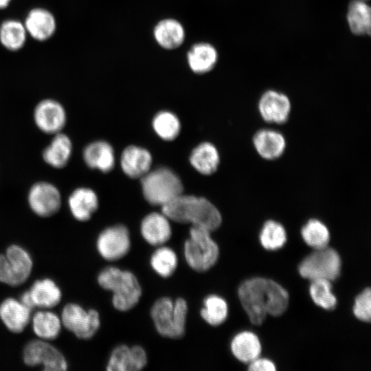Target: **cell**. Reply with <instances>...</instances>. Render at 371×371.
I'll return each instance as SVG.
<instances>
[{"label":"cell","mask_w":371,"mask_h":371,"mask_svg":"<svg viewBox=\"0 0 371 371\" xmlns=\"http://www.w3.org/2000/svg\"><path fill=\"white\" fill-rule=\"evenodd\" d=\"M238 294L250 322L261 324L267 315L280 316L289 304L287 291L276 282L263 278H254L243 282Z\"/></svg>","instance_id":"1"},{"label":"cell","mask_w":371,"mask_h":371,"mask_svg":"<svg viewBox=\"0 0 371 371\" xmlns=\"http://www.w3.org/2000/svg\"><path fill=\"white\" fill-rule=\"evenodd\" d=\"M161 210L172 221L190 223L210 232L218 229L222 222L220 212L209 200L183 193L163 205Z\"/></svg>","instance_id":"2"},{"label":"cell","mask_w":371,"mask_h":371,"mask_svg":"<svg viewBox=\"0 0 371 371\" xmlns=\"http://www.w3.org/2000/svg\"><path fill=\"white\" fill-rule=\"evenodd\" d=\"M99 285L112 292V304L120 311H127L139 302L142 287L131 271L116 267L103 269L97 278Z\"/></svg>","instance_id":"3"},{"label":"cell","mask_w":371,"mask_h":371,"mask_svg":"<svg viewBox=\"0 0 371 371\" xmlns=\"http://www.w3.org/2000/svg\"><path fill=\"white\" fill-rule=\"evenodd\" d=\"M188 311L185 299L178 297L173 300L168 297H162L153 304L150 317L159 334L170 339H179L186 332Z\"/></svg>","instance_id":"4"},{"label":"cell","mask_w":371,"mask_h":371,"mask_svg":"<svg viewBox=\"0 0 371 371\" xmlns=\"http://www.w3.org/2000/svg\"><path fill=\"white\" fill-rule=\"evenodd\" d=\"M210 233V231L203 227L192 226L189 237L185 241V260L188 265L196 271H206L218 260L219 248Z\"/></svg>","instance_id":"5"},{"label":"cell","mask_w":371,"mask_h":371,"mask_svg":"<svg viewBox=\"0 0 371 371\" xmlns=\"http://www.w3.org/2000/svg\"><path fill=\"white\" fill-rule=\"evenodd\" d=\"M141 179L144 196L152 205L162 207L183 192L181 179L168 168L149 170Z\"/></svg>","instance_id":"6"},{"label":"cell","mask_w":371,"mask_h":371,"mask_svg":"<svg viewBox=\"0 0 371 371\" xmlns=\"http://www.w3.org/2000/svg\"><path fill=\"white\" fill-rule=\"evenodd\" d=\"M302 277L311 281L337 279L341 271V258L333 248L325 247L315 249L299 265Z\"/></svg>","instance_id":"7"},{"label":"cell","mask_w":371,"mask_h":371,"mask_svg":"<svg viewBox=\"0 0 371 371\" xmlns=\"http://www.w3.org/2000/svg\"><path fill=\"white\" fill-rule=\"evenodd\" d=\"M63 198L60 189L48 181H38L28 189L27 203L36 216L42 218L56 214L62 206Z\"/></svg>","instance_id":"8"},{"label":"cell","mask_w":371,"mask_h":371,"mask_svg":"<svg viewBox=\"0 0 371 371\" xmlns=\"http://www.w3.org/2000/svg\"><path fill=\"white\" fill-rule=\"evenodd\" d=\"M61 322L80 339L91 338L100 326V315L96 310H85L80 305L69 303L62 311Z\"/></svg>","instance_id":"9"},{"label":"cell","mask_w":371,"mask_h":371,"mask_svg":"<svg viewBox=\"0 0 371 371\" xmlns=\"http://www.w3.org/2000/svg\"><path fill=\"white\" fill-rule=\"evenodd\" d=\"M32 119L41 132L53 135L63 131L67 122V113L63 104L58 100L45 98L35 105Z\"/></svg>","instance_id":"10"},{"label":"cell","mask_w":371,"mask_h":371,"mask_svg":"<svg viewBox=\"0 0 371 371\" xmlns=\"http://www.w3.org/2000/svg\"><path fill=\"white\" fill-rule=\"evenodd\" d=\"M24 363L29 366L42 365L47 371H63L67 363L63 355L54 346L43 339H35L27 343L23 350Z\"/></svg>","instance_id":"11"},{"label":"cell","mask_w":371,"mask_h":371,"mask_svg":"<svg viewBox=\"0 0 371 371\" xmlns=\"http://www.w3.org/2000/svg\"><path fill=\"white\" fill-rule=\"evenodd\" d=\"M131 237L126 227L115 225L103 229L96 240L99 254L105 260L115 261L124 257L131 249Z\"/></svg>","instance_id":"12"},{"label":"cell","mask_w":371,"mask_h":371,"mask_svg":"<svg viewBox=\"0 0 371 371\" xmlns=\"http://www.w3.org/2000/svg\"><path fill=\"white\" fill-rule=\"evenodd\" d=\"M258 109L261 117L266 122L282 124L286 122L289 117L291 104L286 95L271 89L262 94Z\"/></svg>","instance_id":"13"},{"label":"cell","mask_w":371,"mask_h":371,"mask_svg":"<svg viewBox=\"0 0 371 371\" xmlns=\"http://www.w3.org/2000/svg\"><path fill=\"white\" fill-rule=\"evenodd\" d=\"M147 355L139 346L121 344L111 352L106 364L108 371H138L147 363Z\"/></svg>","instance_id":"14"},{"label":"cell","mask_w":371,"mask_h":371,"mask_svg":"<svg viewBox=\"0 0 371 371\" xmlns=\"http://www.w3.org/2000/svg\"><path fill=\"white\" fill-rule=\"evenodd\" d=\"M27 35L38 41L50 38L56 30V20L54 14L43 8L30 10L23 22Z\"/></svg>","instance_id":"15"},{"label":"cell","mask_w":371,"mask_h":371,"mask_svg":"<svg viewBox=\"0 0 371 371\" xmlns=\"http://www.w3.org/2000/svg\"><path fill=\"white\" fill-rule=\"evenodd\" d=\"M73 143L63 131L52 135L49 144L42 151V159L49 167L55 169L65 168L72 156Z\"/></svg>","instance_id":"16"},{"label":"cell","mask_w":371,"mask_h":371,"mask_svg":"<svg viewBox=\"0 0 371 371\" xmlns=\"http://www.w3.org/2000/svg\"><path fill=\"white\" fill-rule=\"evenodd\" d=\"M140 232L149 245L159 247L166 243L172 236L170 219L162 212H152L142 221Z\"/></svg>","instance_id":"17"},{"label":"cell","mask_w":371,"mask_h":371,"mask_svg":"<svg viewBox=\"0 0 371 371\" xmlns=\"http://www.w3.org/2000/svg\"><path fill=\"white\" fill-rule=\"evenodd\" d=\"M67 203L72 216L82 222L89 220L98 207L96 193L87 187L74 189L68 196Z\"/></svg>","instance_id":"18"},{"label":"cell","mask_w":371,"mask_h":371,"mask_svg":"<svg viewBox=\"0 0 371 371\" xmlns=\"http://www.w3.org/2000/svg\"><path fill=\"white\" fill-rule=\"evenodd\" d=\"M252 142L257 153L266 160H274L280 157L286 146L284 136L271 128L258 130L254 134Z\"/></svg>","instance_id":"19"},{"label":"cell","mask_w":371,"mask_h":371,"mask_svg":"<svg viewBox=\"0 0 371 371\" xmlns=\"http://www.w3.org/2000/svg\"><path fill=\"white\" fill-rule=\"evenodd\" d=\"M0 318L9 330L19 333L30 320L31 309L20 300L6 298L0 304Z\"/></svg>","instance_id":"20"},{"label":"cell","mask_w":371,"mask_h":371,"mask_svg":"<svg viewBox=\"0 0 371 371\" xmlns=\"http://www.w3.org/2000/svg\"><path fill=\"white\" fill-rule=\"evenodd\" d=\"M124 172L131 178H142L150 168L152 156L145 148L129 146L122 152L120 160Z\"/></svg>","instance_id":"21"},{"label":"cell","mask_w":371,"mask_h":371,"mask_svg":"<svg viewBox=\"0 0 371 371\" xmlns=\"http://www.w3.org/2000/svg\"><path fill=\"white\" fill-rule=\"evenodd\" d=\"M82 158L90 168L103 172L111 171L115 164L112 146L104 141H95L87 144L82 151Z\"/></svg>","instance_id":"22"},{"label":"cell","mask_w":371,"mask_h":371,"mask_svg":"<svg viewBox=\"0 0 371 371\" xmlns=\"http://www.w3.org/2000/svg\"><path fill=\"white\" fill-rule=\"evenodd\" d=\"M153 36L161 47L172 50L183 43L186 33L183 26L179 21L174 19H164L155 25Z\"/></svg>","instance_id":"23"},{"label":"cell","mask_w":371,"mask_h":371,"mask_svg":"<svg viewBox=\"0 0 371 371\" xmlns=\"http://www.w3.org/2000/svg\"><path fill=\"white\" fill-rule=\"evenodd\" d=\"M187 61L191 71L196 74H205L212 71L218 61L216 48L207 43L194 44L187 53Z\"/></svg>","instance_id":"24"},{"label":"cell","mask_w":371,"mask_h":371,"mask_svg":"<svg viewBox=\"0 0 371 371\" xmlns=\"http://www.w3.org/2000/svg\"><path fill=\"white\" fill-rule=\"evenodd\" d=\"M34 307L49 308L56 306L62 298V292L50 278L35 281L28 291Z\"/></svg>","instance_id":"25"},{"label":"cell","mask_w":371,"mask_h":371,"mask_svg":"<svg viewBox=\"0 0 371 371\" xmlns=\"http://www.w3.org/2000/svg\"><path fill=\"white\" fill-rule=\"evenodd\" d=\"M346 21L353 34L357 36L370 34L371 9L365 1L352 0L349 3Z\"/></svg>","instance_id":"26"},{"label":"cell","mask_w":371,"mask_h":371,"mask_svg":"<svg viewBox=\"0 0 371 371\" xmlns=\"http://www.w3.org/2000/svg\"><path fill=\"white\" fill-rule=\"evenodd\" d=\"M230 348L238 360L249 363L260 357L262 350L258 337L250 331L236 335L231 341Z\"/></svg>","instance_id":"27"},{"label":"cell","mask_w":371,"mask_h":371,"mask_svg":"<svg viewBox=\"0 0 371 371\" xmlns=\"http://www.w3.org/2000/svg\"><path fill=\"white\" fill-rule=\"evenodd\" d=\"M190 161L199 172L209 175L216 171L220 163V156L214 145L210 142H203L193 149L190 155Z\"/></svg>","instance_id":"28"},{"label":"cell","mask_w":371,"mask_h":371,"mask_svg":"<svg viewBox=\"0 0 371 371\" xmlns=\"http://www.w3.org/2000/svg\"><path fill=\"white\" fill-rule=\"evenodd\" d=\"M27 33L23 23L10 19L0 25V43L6 49L16 52L21 49L26 42Z\"/></svg>","instance_id":"29"},{"label":"cell","mask_w":371,"mask_h":371,"mask_svg":"<svg viewBox=\"0 0 371 371\" xmlns=\"http://www.w3.org/2000/svg\"><path fill=\"white\" fill-rule=\"evenodd\" d=\"M5 256L18 285L23 283L30 276L33 267L30 254L19 245H12L8 247Z\"/></svg>","instance_id":"30"},{"label":"cell","mask_w":371,"mask_h":371,"mask_svg":"<svg viewBox=\"0 0 371 371\" xmlns=\"http://www.w3.org/2000/svg\"><path fill=\"white\" fill-rule=\"evenodd\" d=\"M61 319L52 311H41L32 317V328L34 333L41 339H56L61 329Z\"/></svg>","instance_id":"31"},{"label":"cell","mask_w":371,"mask_h":371,"mask_svg":"<svg viewBox=\"0 0 371 371\" xmlns=\"http://www.w3.org/2000/svg\"><path fill=\"white\" fill-rule=\"evenodd\" d=\"M200 315L208 324L218 326L223 324L227 317V303L225 299L218 295H209L203 300Z\"/></svg>","instance_id":"32"},{"label":"cell","mask_w":371,"mask_h":371,"mask_svg":"<svg viewBox=\"0 0 371 371\" xmlns=\"http://www.w3.org/2000/svg\"><path fill=\"white\" fill-rule=\"evenodd\" d=\"M153 270L162 278H168L175 271L178 265V258L170 247L161 245L153 252L150 258Z\"/></svg>","instance_id":"33"},{"label":"cell","mask_w":371,"mask_h":371,"mask_svg":"<svg viewBox=\"0 0 371 371\" xmlns=\"http://www.w3.org/2000/svg\"><path fill=\"white\" fill-rule=\"evenodd\" d=\"M304 241L314 249L327 247L330 233L326 225L316 218L308 220L301 229Z\"/></svg>","instance_id":"34"},{"label":"cell","mask_w":371,"mask_h":371,"mask_svg":"<svg viewBox=\"0 0 371 371\" xmlns=\"http://www.w3.org/2000/svg\"><path fill=\"white\" fill-rule=\"evenodd\" d=\"M262 246L268 250H276L283 247L286 241V232L284 226L273 220L267 221L259 236Z\"/></svg>","instance_id":"35"},{"label":"cell","mask_w":371,"mask_h":371,"mask_svg":"<svg viewBox=\"0 0 371 371\" xmlns=\"http://www.w3.org/2000/svg\"><path fill=\"white\" fill-rule=\"evenodd\" d=\"M153 127L161 139L168 141L175 139L181 128L178 117L169 111L158 113L153 118Z\"/></svg>","instance_id":"36"},{"label":"cell","mask_w":371,"mask_h":371,"mask_svg":"<svg viewBox=\"0 0 371 371\" xmlns=\"http://www.w3.org/2000/svg\"><path fill=\"white\" fill-rule=\"evenodd\" d=\"M309 292L313 302L319 306L332 310L337 304V298L332 292L331 282L326 280L311 281Z\"/></svg>","instance_id":"37"},{"label":"cell","mask_w":371,"mask_h":371,"mask_svg":"<svg viewBox=\"0 0 371 371\" xmlns=\"http://www.w3.org/2000/svg\"><path fill=\"white\" fill-rule=\"evenodd\" d=\"M353 313L361 321L369 322L371 319V291L370 288L364 289L355 298Z\"/></svg>","instance_id":"38"},{"label":"cell","mask_w":371,"mask_h":371,"mask_svg":"<svg viewBox=\"0 0 371 371\" xmlns=\"http://www.w3.org/2000/svg\"><path fill=\"white\" fill-rule=\"evenodd\" d=\"M0 282L10 286L18 285L5 254H0Z\"/></svg>","instance_id":"39"},{"label":"cell","mask_w":371,"mask_h":371,"mask_svg":"<svg viewBox=\"0 0 371 371\" xmlns=\"http://www.w3.org/2000/svg\"><path fill=\"white\" fill-rule=\"evenodd\" d=\"M249 370L251 371H275V364L269 359L260 358L254 359L249 363Z\"/></svg>","instance_id":"40"},{"label":"cell","mask_w":371,"mask_h":371,"mask_svg":"<svg viewBox=\"0 0 371 371\" xmlns=\"http://www.w3.org/2000/svg\"><path fill=\"white\" fill-rule=\"evenodd\" d=\"M12 0H0V9H4L7 8L10 3Z\"/></svg>","instance_id":"41"},{"label":"cell","mask_w":371,"mask_h":371,"mask_svg":"<svg viewBox=\"0 0 371 371\" xmlns=\"http://www.w3.org/2000/svg\"><path fill=\"white\" fill-rule=\"evenodd\" d=\"M363 1H366V0H363Z\"/></svg>","instance_id":"42"}]
</instances>
